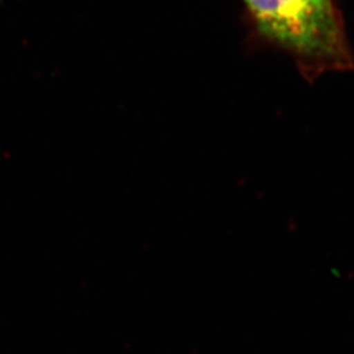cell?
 <instances>
[{"label": "cell", "mask_w": 354, "mask_h": 354, "mask_svg": "<svg viewBox=\"0 0 354 354\" xmlns=\"http://www.w3.org/2000/svg\"><path fill=\"white\" fill-rule=\"evenodd\" d=\"M261 35L290 54L307 82L354 71L335 0H244Z\"/></svg>", "instance_id": "cell-1"}]
</instances>
